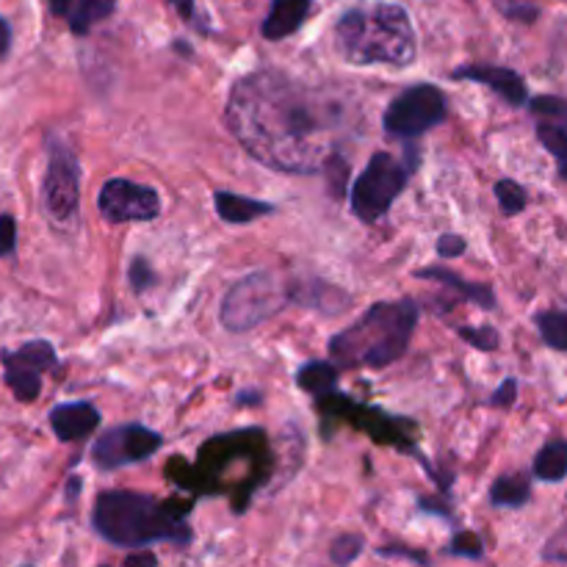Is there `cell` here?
I'll return each mask as SVG.
<instances>
[{
  "label": "cell",
  "mask_w": 567,
  "mask_h": 567,
  "mask_svg": "<svg viewBox=\"0 0 567 567\" xmlns=\"http://www.w3.org/2000/svg\"><path fill=\"white\" fill-rule=\"evenodd\" d=\"M236 142L277 172H321L336 155L343 105L286 72L260 70L238 78L225 105Z\"/></svg>",
  "instance_id": "obj_1"
},
{
  "label": "cell",
  "mask_w": 567,
  "mask_h": 567,
  "mask_svg": "<svg viewBox=\"0 0 567 567\" xmlns=\"http://www.w3.org/2000/svg\"><path fill=\"white\" fill-rule=\"evenodd\" d=\"M192 504L161 502L131 491L100 493L92 509V526L103 540L120 548H144L158 540L181 543L192 540L186 515Z\"/></svg>",
  "instance_id": "obj_2"
},
{
  "label": "cell",
  "mask_w": 567,
  "mask_h": 567,
  "mask_svg": "<svg viewBox=\"0 0 567 567\" xmlns=\"http://www.w3.org/2000/svg\"><path fill=\"white\" fill-rule=\"evenodd\" d=\"M336 48L349 64L410 66L415 59V31L399 3H371L343 11L336 22Z\"/></svg>",
  "instance_id": "obj_3"
},
{
  "label": "cell",
  "mask_w": 567,
  "mask_h": 567,
  "mask_svg": "<svg viewBox=\"0 0 567 567\" xmlns=\"http://www.w3.org/2000/svg\"><path fill=\"white\" fill-rule=\"evenodd\" d=\"M419 327V305L413 299L402 302H377L365 310L352 327L330 338V354L347 369H385L408 352L413 332Z\"/></svg>",
  "instance_id": "obj_4"
},
{
  "label": "cell",
  "mask_w": 567,
  "mask_h": 567,
  "mask_svg": "<svg viewBox=\"0 0 567 567\" xmlns=\"http://www.w3.org/2000/svg\"><path fill=\"white\" fill-rule=\"evenodd\" d=\"M288 305V291L277 275L271 271H255V275L238 280L225 293L219 319L230 332H249L258 324L269 321Z\"/></svg>",
  "instance_id": "obj_5"
},
{
  "label": "cell",
  "mask_w": 567,
  "mask_h": 567,
  "mask_svg": "<svg viewBox=\"0 0 567 567\" xmlns=\"http://www.w3.org/2000/svg\"><path fill=\"white\" fill-rule=\"evenodd\" d=\"M408 177L410 166H404L402 161L393 158L391 153L371 155L369 166H365L363 175L354 181L352 194H349L354 216L363 221H380L382 216L391 210V205L396 203L399 194L404 192Z\"/></svg>",
  "instance_id": "obj_6"
},
{
  "label": "cell",
  "mask_w": 567,
  "mask_h": 567,
  "mask_svg": "<svg viewBox=\"0 0 567 567\" xmlns=\"http://www.w3.org/2000/svg\"><path fill=\"white\" fill-rule=\"evenodd\" d=\"M443 120H446V94L432 83H419V86L404 89L388 105L382 125H385L388 136L413 142V138L424 136L426 131L441 125Z\"/></svg>",
  "instance_id": "obj_7"
},
{
  "label": "cell",
  "mask_w": 567,
  "mask_h": 567,
  "mask_svg": "<svg viewBox=\"0 0 567 567\" xmlns=\"http://www.w3.org/2000/svg\"><path fill=\"white\" fill-rule=\"evenodd\" d=\"M42 203L50 219L70 221L81 203V164L64 142L50 144L48 172L42 183Z\"/></svg>",
  "instance_id": "obj_8"
},
{
  "label": "cell",
  "mask_w": 567,
  "mask_h": 567,
  "mask_svg": "<svg viewBox=\"0 0 567 567\" xmlns=\"http://www.w3.org/2000/svg\"><path fill=\"white\" fill-rule=\"evenodd\" d=\"M164 446V437L142 424H122L100 435L92 446V463L100 471H114L122 465L144 463Z\"/></svg>",
  "instance_id": "obj_9"
},
{
  "label": "cell",
  "mask_w": 567,
  "mask_h": 567,
  "mask_svg": "<svg viewBox=\"0 0 567 567\" xmlns=\"http://www.w3.org/2000/svg\"><path fill=\"white\" fill-rule=\"evenodd\" d=\"M97 208L105 221H153L161 214V197L153 186H142L127 177H114L100 188Z\"/></svg>",
  "instance_id": "obj_10"
},
{
  "label": "cell",
  "mask_w": 567,
  "mask_h": 567,
  "mask_svg": "<svg viewBox=\"0 0 567 567\" xmlns=\"http://www.w3.org/2000/svg\"><path fill=\"white\" fill-rule=\"evenodd\" d=\"M0 360L6 369V385L14 391L20 402H33L42 391V374L59 363L53 343L48 341H31L14 352L6 349Z\"/></svg>",
  "instance_id": "obj_11"
},
{
  "label": "cell",
  "mask_w": 567,
  "mask_h": 567,
  "mask_svg": "<svg viewBox=\"0 0 567 567\" xmlns=\"http://www.w3.org/2000/svg\"><path fill=\"white\" fill-rule=\"evenodd\" d=\"M452 78L454 81L485 83L487 89H493V92H496L502 100H507L509 105L529 103V89H526V81L515 70H507V66L471 64V66H460V70H454Z\"/></svg>",
  "instance_id": "obj_12"
},
{
  "label": "cell",
  "mask_w": 567,
  "mask_h": 567,
  "mask_svg": "<svg viewBox=\"0 0 567 567\" xmlns=\"http://www.w3.org/2000/svg\"><path fill=\"white\" fill-rule=\"evenodd\" d=\"M50 426H53L59 441H83V437H89L100 426V413L89 402L55 404L50 410Z\"/></svg>",
  "instance_id": "obj_13"
},
{
  "label": "cell",
  "mask_w": 567,
  "mask_h": 567,
  "mask_svg": "<svg viewBox=\"0 0 567 567\" xmlns=\"http://www.w3.org/2000/svg\"><path fill=\"white\" fill-rule=\"evenodd\" d=\"M310 6H313V0H275L269 14H266L264 25H260V33L266 39H271V42L291 37L308 20Z\"/></svg>",
  "instance_id": "obj_14"
},
{
  "label": "cell",
  "mask_w": 567,
  "mask_h": 567,
  "mask_svg": "<svg viewBox=\"0 0 567 567\" xmlns=\"http://www.w3.org/2000/svg\"><path fill=\"white\" fill-rule=\"evenodd\" d=\"M415 277H419V280L443 282V286H449V288H454L457 293H463L465 302H474V305H480V308H487V310L496 308V293L491 291V286H485V282H468L465 277L454 275L452 269L430 266V269L415 271Z\"/></svg>",
  "instance_id": "obj_15"
},
{
  "label": "cell",
  "mask_w": 567,
  "mask_h": 567,
  "mask_svg": "<svg viewBox=\"0 0 567 567\" xmlns=\"http://www.w3.org/2000/svg\"><path fill=\"white\" fill-rule=\"evenodd\" d=\"M214 208L216 214H219V219L227 221V225H247V221H255L260 219V216L271 214L275 205L260 203V199L252 197H241V194L233 192H216Z\"/></svg>",
  "instance_id": "obj_16"
},
{
  "label": "cell",
  "mask_w": 567,
  "mask_h": 567,
  "mask_svg": "<svg viewBox=\"0 0 567 567\" xmlns=\"http://www.w3.org/2000/svg\"><path fill=\"white\" fill-rule=\"evenodd\" d=\"M532 474L540 482H563L567 476V441L557 437V441H548L546 446L537 452L535 465H532Z\"/></svg>",
  "instance_id": "obj_17"
},
{
  "label": "cell",
  "mask_w": 567,
  "mask_h": 567,
  "mask_svg": "<svg viewBox=\"0 0 567 567\" xmlns=\"http://www.w3.org/2000/svg\"><path fill=\"white\" fill-rule=\"evenodd\" d=\"M297 385L302 388L305 393H313L316 399H324L330 393L338 391V365L336 363H316L302 365L297 371Z\"/></svg>",
  "instance_id": "obj_18"
},
{
  "label": "cell",
  "mask_w": 567,
  "mask_h": 567,
  "mask_svg": "<svg viewBox=\"0 0 567 567\" xmlns=\"http://www.w3.org/2000/svg\"><path fill=\"white\" fill-rule=\"evenodd\" d=\"M529 498H532V482H529V476H524V474L498 476L491 487L493 507L518 509V507H524Z\"/></svg>",
  "instance_id": "obj_19"
},
{
  "label": "cell",
  "mask_w": 567,
  "mask_h": 567,
  "mask_svg": "<svg viewBox=\"0 0 567 567\" xmlns=\"http://www.w3.org/2000/svg\"><path fill=\"white\" fill-rule=\"evenodd\" d=\"M116 3L120 0H78L75 11L70 14V28L78 37H86L97 22H103L105 17L114 14Z\"/></svg>",
  "instance_id": "obj_20"
},
{
  "label": "cell",
  "mask_w": 567,
  "mask_h": 567,
  "mask_svg": "<svg viewBox=\"0 0 567 567\" xmlns=\"http://www.w3.org/2000/svg\"><path fill=\"white\" fill-rule=\"evenodd\" d=\"M537 330L546 347L567 352V310H543L537 316Z\"/></svg>",
  "instance_id": "obj_21"
},
{
  "label": "cell",
  "mask_w": 567,
  "mask_h": 567,
  "mask_svg": "<svg viewBox=\"0 0 567 567\" xmlns=\"http://www.w3.org/2000/svg\"><path fill=\"white\" fill-rule=\"evenodd\" d=\"M496 199H498V208H502V214L507 216H515L520 214V210L529 205V194H526V188L520 186V183L515 181H498L496 183Z\"/></svg>",
  "instance_id": "obj_22"
},
{
  "label": "cell",
  "mask_w": 567,
  "mask_h": 567,
  "mask_svg": "<svg viewBox=\"0 0 567 567\" xmlns=\"http://www.w3.org/2000/svg\"><path fill=\"white\" fill-rule=\"evenodd\" d=\"M460 336L471 343L474 349H482V352H496L502 347V336H498L496 327H460Z\"/></svg>",
  "instance_id": "obj_23"
},
{
  "label": "cell",
  "mask_w": 567,
  "mask_h": 567,
  "mask_svg": "<svg viewBox=\"0 0 567 567\" xmlns=\"http://www.w3.org/2000/svg\"><path fill=\"white\" fill-rule=\"evenodd\" d=\"M363 537L360 535H341L336 543L330 546V559L336 565H352L354 559L363 554Z\"/></svg>",
  "instance_id": "obj_24"
},
{
  "label": "cell",
  "mask_w": 567,
  "mask_h": 567,
  "mask_svg": "<svg viewBox=\"0 0 567 567\" xmlns=\"http://www.w3.org/2000/svg\"><path fill=\"white\" fill-rule=\"evenodd\" d=\"M496 6L502 9L504 17L518 22H535L537 14H540V9L532 0H496Z\"/></svg>",
  "instance_id": "obj_25"
},
{
  "label": "cell",
  "mask_w": 567,
  "mask_h": 567,
  "mask_svg": "<svg viewBox=\"0 0 567 567\" xmlns=\"http://www.w3.org/2000/svg\"><path fill=\"white\" fill-rule=\"evenodd\" d=\"M327 175V181H330V188L336 197H341L343 188H347V177H349V166L347 161H343V155H330V161L324 164V169H321Z\"/></svg>",
  "instance_id": "obj_26"
},
{
  "label": "cell",
  "mask_w": 567,
  "mask_h": 567,
  "mask_svg": "<svg viewBox=\"0 0 567 567\" xmlns=\"http://www.w3.org/2000/svg\"><path fill=\"white\" fill-rule=\"evenodd\" d=\"M127 280H131L133 291L144 293L155 282L153 266H150L144 258H133L131 260V269H127Z\"/></svg>",
  "instance_id": "obj_27"
},
{
  "label": "cell",
  "mask_w": 567,
  "mask_h": 567,
  "mask_svg": "<svg viewBox=\"0 0 567 567\" xmlns=\"http://www.w3.org/2000/svg\"><path fill=\"white\" fill-rule=\"evenodd\" d=\"M543 559L554 565H567V524L559 526V529L548 537L546 548H543Z\"/></svg>",
  "instance_id": "obj_28"
},
{
  "label": "cell",
  "mask_w": 567,
  "mask_h": 567,
  "mask_svg": "<svg viewBox=\"0 0 567 567\" xmlns=\"http://www.w3.org/2000/svg\"><path fill=\"white\" fill-rule=\"evenodd\" d=\"M515 402H518V380H513V377H509V380H504L502 385L496 388V393L487 399V404H491V408H498V410H509Z\"/></svg>",
  "instance_id": "obj_29"
},
{
  "label": "cell",
  "mask_w": 567,
  "mask_h": 567,
  "mask_svg": "<svg viewBox=\"0 0 567 567\" xmlns=\"http://www.w3.org/2000/svg\"><path fill=\"white\" fill-rule=\"evenodd\" d=\"M446 551L457 554V557L482 559V543H480V537H474V535H460V537H454L452 546H449Z\"/></svg>",
  "instance_id": "obj_30"
},
{
  "label": "cell",
  "mask_w": 567,
  "mask_h": 567,
  "mask_svg": "<svg viewBox=\"0 0 567 567\" xmlns=\"http://www.w3.org/2000/svg\"><path fill=\"white\" fill-rule=\"evenodd\" d=\"M17 247V221L11 214L0 216V258L14 252Z\"/></svg>",
  "instance_id": "obj_31"
},
{
  "label": "cell",
  "mask_w": 567,
  "mask_h": 567,
  "mask_svg": "<svg viewBox=\"0 0 567 567\" xmlns=\"http://www.w3.org/2000/svg\"><path fill=\"white\" fill-rule=\"evenodd\" d=\"M465 249H468V244H465V238L457 236V233H446V236H441V241H437V255H441V258H460Z\"/></svg>",
  "instance_id": "obj_32"
},
{
  "label": "cell",
  "mask_w": 567,
  "mask_h": 567,
  "mask_svg": "<svg viewBox=\"0 0 567 567\" xmlns=\"http://www.w3.org/2000/svg\"><path fill=\"white\" fill-rule=\"evenodd\" d=\"M380 557H388V559H396V557H402V559H413V563H421V565H426L430 563V557H424V554H419V551H404V548H380Z\"/></svg>",
  "instance_id": "obj_33"
},
{
  "label": "cell",
  "mask_w": 567,
  "mask_h": 567,
  "mask_svg": "<svg viewBox=\"0 0 567 567\" xmlns=\"http://www.w3.org/2000/svg\"><path fill=\"white\" fill-rule=\"evenodd\" d=\"M78 0H50V11H53L55 17H66L70 20V14L75 11Z\"/></svg>",
  "instance_id": "obj_34"
},
{
  "label": "cell",
  "mask_w": 567,
  "mask_h": 567,
  "mask_svg": "<svg viewBox=\"0 0 567 567\" xmlns=\"http://www.w3.org/2000/svg\"><path fill=\"white\" fill-rule=\"evenodd\" d=\"M125 565H127V567H136V565H150V567H155V565H158V557H155L153 551L131 554V557L125 559Z\"/></svg>",
  "instance_id": "obj_35"
},
{
  "label": "cell",
  "mask_w": 567,
  "mask_h": 567,
  "mask_svg": "<svg viewBox=\"0 0 567 567\" xmlns=\"http://www.w3.org/2000/svg\"><path fill=\"white\" fill-rule=\"evenodd\" d=\"M9 48H11V28H9V22L0 17V55L9 53Z\"/></svg>",
  "instance_id": "obj_36"
},
{
  "label": "cell",
  "mask_w": 567,
  "mask_h": 567,
  "mask_svg": "<svg viewBox=\"0 0 567 567\" xmlns=\"http://www.w3.org/2000/svg\"><path fill=\"white\" fill-rule=\"evenodd\" d=\"M186 20H194V0H169Z\"/></svg>",
  "instance_id": "obj_37"
},
{
  "label": "cell",
  "mask_w": 567,
  "mask_h": 567,
  "mask_svg": "<svg viewBox=\"0 0 567 567\" xmlns=\"http://www.w3.org/2000/svg\"><path fill=\"white\" fill-rule=\"evenodd\" d=\"M260 402V393H241L238 396V404H258Z\"/></svg>",
  "instance_id": "obj_38"
},
{
  "label": "cell",
  "mask_w": 567,
  "mask_h": 567,
  "mask_svg": "<svg viewBox=\"0 0 567 567\" xmlns=\"http://www.w3.org/2000/svg\"><path fill=\"white\" fill-rule=\"evenodd\" d=\"M78 491H81V482H78V480H72V482H70V491H66V496H70V498H75V496H78Z\"/></svg>",
  "instance_id": "obj_39"
},
{
  "label": "cell",
  "mask_w": 567,
  "mask_h": 567,
  "mask_svg": "<svg viewBox=\"0 0 567 567\" xmlns=\"http://www.w3.org/2000/svg\"><path fill=\"white\" fill-rule=\"evenodd\" d=\"M559 177H563V181H567V158L565 161H559Z\"/></svg>",
  "instance_id": "obj_40"
}]
</instances>
